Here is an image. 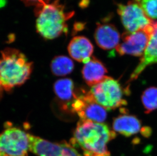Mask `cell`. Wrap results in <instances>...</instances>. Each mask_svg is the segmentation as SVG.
<instances>
[{
    "label": "cell",
    "mask_w": 157,
    "mask_h": 156,
    "mask_svg": "<svg viewBox=\"0 0 157 156\" xmlns=\"http://www.w3.org/2000/svg\"><path fill=\"white\" fill-rule=\"evenodd\" d=\"M3 90L4 89H3V87H2L1 85V83L0 81V99L2 98V97L3 96Z\"/></svg>",
    "instance_id": "obj_21"
},
{
    "label": "cell",
    "mask_w": 157,
    "mask_h": 156,
    "mask_svg": "<svg viewBox=\"0 0 157 156\" xmlns=\"http://www.w3.org/2000/svg\"><path fill=\"white\" fill-rule=\"evenodd\" d=\"M116 136L106 124L80 120L70 143L80 149L83 156H110L107 144Z\"/></svg>",
    "instance_id": "obj_1"
},
{
    "label": "cell",
    "mask_w": 157,
    "mask_h": 156,
    "mask_svg": "<svg viewBox=\"0 0 157 156\" xmlns=\"http://www.w3.org/2000/svg\"><path fill=\"white\" fill-rule=\"evenodd\" d=\"M117 10L124 27L129 33L142 30L153 21L148 18L140 5L135 2H129L126 5L118 4Z\"/></svg>",
    "instance_id": "obj_8"
},
{
    "label": "cell",
    "mask_w": 157,
    "mask_h": 156,
    "mask_svg": "<svg viewBox=\"0 0 157 156\" xmlns=\"http://www.w3.org/2000/svg\"><path fill=\"white\" fill-rule=\"evenodd\" d=\"M141 101L146 113H150L157 109V87H151L144 91Z\"/></svg>",
    "instance_id": "obj_17"
},
{
    "label": "cell",
    "mask_w": 157,
    "mask_h": 156,
    "mask_svg": "<svg viewBox=\"0 0 157 156\" xmlns=\"http://www.w3.org/2000/svg\"><path fill=\"white\" fill-rule=\"evenodd\" d=\"M82 72L85 82L92 87L106 77L107 69L101 61L92 57L84 63Z\"/></svg>",
    "instance_id": "obj_12"
},
{
    "label": "cell",
    "mask_w": 157,
    "mask_h": 156,
    "mask_svg": "<svg viewBox=\"0 0 157 156\" xmlns=\"http://www.w3.org/2000/svg\"><path fill=\"white\" fill-rule=\"evenodd\" d=\"M153 21L142 30L132 34L127 32L123 34V42L116 48L117 53L120 55H143L154 30Z\"/></svg>",
    "instance_id": "obj_7"
},
{
    "label": "cell",
    "mask_w": 157,
    "mask_h": 156,
    "mask_svg": "<svg viewBox=\"0 0 157 156\" xmlns=\"http://www.w3.org/2000/svg\"><path fill=\"white\" fill-rule=\"evenodd\" d=\"M68 50L73 59L85 63L91 58L94 52V47L86 37L76 36L71 40Z\"/></svg>",
    "instance_id": "obj_13"
},
{
    "label": "cell",
    "mask_w": 157,
    "mask_h": 156,
    "mask_svg": "<svg viewBox=\"0 0 157 156\" xmlns=\"http://www.w3.org/2000/svg\"><path fill=\"white\" fill-rule=\"evenodd\" d=\"M124 91L119 81L106 76L92 86L90 92L97 102L106 110H113L127 105L124 98Z\"/></svg>",
    "instance_id": "obj_4"
},
{
    "label": "cell",
    "mask_w": 157,
    "mask_h": 156,
    "mask_svg": "<svg viewBox=\"0 0 157 156\" xmlns=\"http://www.w3.org/2000/svg\"><path fill=\"white\" fill-rule=\"evenodd\" d=\"M29 150L38 156H62L60 143H55L28 133Z\"/></svg>",
    "instance_id": "obj_14"
},
{
    "label": "cell",
    "mask_w": 157,
    "mask_h": 156,
    "mask_svg": "<svg viewBox=\"0 0 157 156\" xmlns=\"http://www.w3.org/2000/svg\"><path fill=\"white\" fill-rule=\"evenodd\" d=\"M53 90L59 100L71 107V103L77 96L72 80L68 78L58 80L53 85Z\"/></svg>",
    "instance_id": "obj_15"
},
{
    "label": "cell",
    "mask_w": 157,
    "mask_h": 156,
    "mask_svg": "<svg viewBox=\"0 0 157 156\" xmlns=\"http://www.w3.org/2000/svg\"><path fill=\"white\" fill-rule=\"evenodd\" d=\"M71 109L80 120L102 123L107 116L106 110L94 99L90 92L82 91L77 95L71 105Z\"/></svg>",
    "instance_id": "obj_6"
},
{
    "label": "cell",
    "mask_w": 157,
    "mask_h": 156,
    "mask_svg": "<svg viewBox=\"0 0 157 156\" xmlns=\"http://www.w3.org/2000/svg\"><path fill=\"white\" fill-rule=\"evenodd\" d=\"M32 70L33 63L19 50L8 48L2 51L0 81L6 91L24 84L30 78Z\"/></svg>",
    "instance_id": "obj_3"
},
{
    "label": "cell",
    "mask_w": 157,
    "mask_h": 156,
    "mask_svg": "<svg viewBox=\"0 0 157 156\" xmlns=\"http://www.w3.org/2000/svg\"><path fill=\"white\" fill-rule=\"evenodd\" d=\"M153 30L150 40L140 63L131 74L129 82L134 81L151 65L157 63V22L153 21Z\"/></svg>",
    "instance_id": "obj_10"
},
{
    "label": "cell",
    "mask_w": 157,
    "mask_h": 156,
    "mask_svg": "<svg viewBox=\"0 0 157 156\" xmlns=\"http://www.w3.org/2000/svg\"><path fill=\"white\" fill-rule=\"evenodd\" d=\"M148 18H157V0H134Z\"/></svg>",
    "instance_id": "obj_18"
},
{
    "label": "cell",
    "mask_w": 157,
    "mask_h": 156,
    "mask_svg": "<svg viewBox=\"0 0 157 156\" xmlns=\"http://www.w3.org/2000/svg\"><path fill=\"white\" fill-rule=\"evenodd\" d=\"M35 11L37 32L47 40L67 33V21L74 14L73 11H66L65 6L59 0L36 6Z\"/></svg>",
    "instance_id": "obj_2"
},
{
    "label": "cell",
    "mask_w": 157,
    "mask_h": 156,
    "mask_svg": "<svg viewBox=\"0 0 157 156\" xmlns=\"http://www.w3.org/2000/svg\"><path fill=\"white\" fill-rule=\"evenodd\" d=\"M60 144L62 149V156H83L70 143L64 141Z\"/></svg>",
    "instance_id": "obj_19"
},
{
    "label": "cell",
    "mask_w": 157,
    "mask_h": 156,
    "mask_svg": "<svg viewBox=\"0 0 157 156\" xmlns=\"http://www.w3.org/2000/svg\"><path fill=\"white\" fill-rule=\"evenodd\" d=\"M27 6H36L42 4L49 3L51 0H21Z\"/></svg>",
    "instance_id": "obj_20"
},
{
    "label": "cell",
    "mask_w": 157,
    "mask_h": 156,
    "mask_svg": "<svg viewBox=\"0 0 157 156\" xmlns=\"http://www.w3.org/2000/svg\"><path fill=\"white\" fill-rule=\"evenodd\" d=\"M74 67V63L70 58L63 55L55 57L51 62V70L56 76H64L70 74Z\"/></svg>",
    "instance_id": "obj_16"
},
{
    "label": "cell",
    "mask_w": 157,
    "mask_h": 156,
    "mask_svg": "<svg viewBox=\"0 0 157 156\" xmlns=\"http://www.w3.org/2000/svg\"><path fill=\"white\" fill-rule=\"evenodd\" d=\"M28 133L15 127H9L0 134V156H28Z\"/></svg>",
    "instance_id": "obj_5"
},
{
    "label": "cell",
    "mask_w": 157,
    "mask_h": 156,
    "mask_svg": "<svg viewBox=\"0 0 157 156\" xmlns=\"http://www.w3.org/2000/svg\"><path fill=\"white\" fill-rule=\"evenodd\" d=\"M123 111V114L119 115L113 121V131L126 137H130L140 132H141L143 128L140 120L135 116L126 114L124 109Z\"/></svg>",
    "instance_id": "obj_11"
},
{
    "label": "cell",
    "mask_w": 157,
    "mask_h": 156,
    "mask_svg": "<svg viewBox=\"0 0 157 156\" xmlns=\"http://www.w3.org/2000/svg\"><path fill=\"white\" fill-rule=\"evenodd\" d=\"M0 3H1V2H0Z\"/></svg>",
    "instance_id": "obj_22"
},
{
    "label": "cell",
    "mask_w": 157,
    "mask_h": 156,
    "mask_svg": "<svg viewBox=\"0 0 157 156\" xmlns=\"http://www.w3.org/2000/svg\"><path fill=\"white\" fill-rule=\"evenodd\" d=\"M94 37L97 44L105 50L116 49L120 40V35L116 27L107 23L97 24Z\"/></svg>",
    "instance_id": "obj_9"
}]
</instances>
